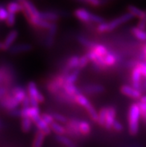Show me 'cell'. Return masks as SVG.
Listing matches in <instances>:
<instances>
[{
  "label": "cell",
  "instance_id": "cell-11",
  "mask_svg": "<svg viewBox=\"0 0 146 147\" xmlns=\"http://www.w3.org/2000/svg\"><path fill=\"white\" fill-rule=\"evenodd\" d=\"M74 14L76 18H78L79 20L81 22H90V14L91 12L87 11L85 8H78L76 9L74 12Z\"/></svg>",
  "mask_w": 146,
  "mask_h": 147
},
{
  "label": "cell",
  "instance_id": "cell-24",
  "mask_svg": "<svg viewBox=\"0 0 146 147\" xmlns=\"http://www.w3.org/2000/svg\"><path fill=\"white\" fill-rule=\"evenodd\" d=\"M107 111H108V108L107 107H104L102 109H100L98 111V118L97 123H98V125H102V126H104L106 123V119H107Z\"/></svg>",
  "mask_w": 146,
  "mask_h": 147
},
{
  "label": "cell",
  "instance_id": "cell-25",
  "mask_svg": "<svg viewBox=\"0 0 146 147\" xmlns=\"http://www.w3.org/2000/svg\"><path fill=\"white\" fill-rule=\"evenodd\" d=\"M50 127L52 129V131H53L54 132H55L58 135H63L65 133H67L66 128L57 122H54L50 125Z\"/></svg>",
  "mask_w": 146,
  "mask_h": 147
},
{
  "label": "cell",
  "instance_id": "cell-15",
  "mask_svg": "<svg viewBox=\"0 0 146 147\" xmlns=\"http://www.w3.org/2000/svg\"><path fill=\"white\" fill-rule=\"evenodd\" d=\"M40 18L51 22H54L60 19L59 14L54 11H43L40 13Z\"/></svg>",
  "mask_w": 146,
  "mask_h": 147
},
{
  "label": "cell",
  "instance_id": "cell-58",
  "mask_svg": "<svg viewBox=\"0 0 146 147\" xmlns=\"http://www.w3.org/2000/svg\"><path fill=\"white\" fill-rule=\"evenodd\" d=\"M132 147H141V146H132Z\"/></svg>",
  "mask_w": 146,
  "mask_h": 147
},
{
  "label": "cell",
  "instance_id": "cell-1",
  "mask_svg": "<svg viewBox=\"0 0 146 147\" xmlns=\"http://www.w3.org/2000/svg\"><path fill=\"white\" fill-rule=\"evenodd\" d=\"M141 111L138 103H133L128 112V129L131 135H136L139 131V123Z\"/></svg>",
  "mask_w": 146,
  "mask_h": 147
},
{
  "label": "cell",
  "instance_id": "cell-34",
  "mask_svg": "<svg viewBox=\"0 0 146 147\" xmlns=\"http://www.w3.org/2000/svg\"><path fill=\"white\" fill-rule=\"evenodd\" d=\"M93 49L96 52L97 54L102 56V57H104L107 54V52H109L104 45L98 44V43H96L95 45V47H93Z\"/></svg>",
  "mask_w": 146,
  "mask_h": 147
},
{
  "label": "cell",
  "instance_id": "cell-50",
  "mask_svg": "<svg viewBox=\"0 0 146 147\" xmlns=\"http://www.w3.org/2000/svg\"><path fill=\"white\" fill-rule=\"evenodd\" d=\"M6 95H7V89L3 85H2L0 88V97H1V99L3 98L4 96H5Z\"/></svg>",
  "mask_w": 146,
  "mask_h": 147
},
{
  "label": "cell",
  "instance_id": "cell-41",
  "mask_svg": "<svg viewBox=\"0 0 146 147\" xmlns=\"http://www.w3.org/2000/svg\"><path fill=\"white\" fill-rule=\"evenodd\" d=\"M41 117H42V119H43V120H44V121L49 125L54 122L53 116L50 115V114H46V113H44V114H43L42 115H41Z\"/></svg>",
  "mask_w": 146,
  "mask_h": 147
},
{
  "label": "cell",
  "instance_id": "cell-52",
  "mask_svg": "<svg viewBox=\"0 0 146 147\" xmlns=\"http://www.w3.org/2000/svg\"><path fill=\"white\" fill-rule=\"evenodd\" d=\"M140 102H142L146 103V96H143L141 97Z\"/></svg>",
  "mask_w": 146,
  "mask_h": 147
},
{
  "label": "cell",
  "instance_id": "cell-14",
  "mask_svg": "<svg viewBox=\"0 0 146 147\" xmlns=\"http://www.w3.org/2000/svg\"><path fill=\"white\" fill-rule=\"evenodd\" d=\"M31 24L36 27H39V28H46V29H49L50 27L52 26V22H48V21L44 20L43 19L40 18V17H32V20L29 21Z\"/></svg>",
  "mask_w": 146,
  "mask_h": 147
},
{
  "label": "cell",
  "instance_id": "cell-53",
  "mask_svg": "<svg viewBox=\"0 0 146 147\" xmlns=\"http://www.w3.org/2000/svg\"><path fill=\"white\" fill-rule=\"evenodd\" d=\"M142 52L146 55V43L143 45V47H142Z\"/></svg>",
  "mask_w": 146,
  "mask_h": 147
},
{
  "label": "cell",
  "instance_id": "cell-54",
  "mask_svg": "<svg viewBox=\"0 0 146 147\" xmlns=\"http://www.w3.org/2000/svg\"><path fill=\"white\" fill-rule=\"evenodd\" d=\"M100 1H101V5H104V4H106L109 1H112V0H100Z\"/></svg>",
  "mask_w": 146,
  "mask_h": 147
},
{
  "label": "cell",
  "instance_id": "cell-16",
  "mask_svg": "<svg viewBox=\"0 0 146 147\" xmlns=\"http://www.w3.org/2000/svg\"><path fill=\"white\" fill-rule=\"evenodd\" d=\"M20 3L29 11L30 13H32V15L34 17H40V12L37 10V8L34 5L33 2H31L30 0H23V1L20 2Z\"/></svg>",
  "mask_w": 146,
  "mask_h": 147
},
{
  "label": "cell",
  "instance_id": "cell-48",
  "mask_svg": "<svg viewBox=\"0 0 146 147\" xmlns=\"http://www.w3.org/2000/svg\"><path fill=\"white\" fill-rule=\"evenodd\" d=\"M9 114L12 117H21V110H19L17 108H14V109L9 111Z\"/></svg>",
  "mask_w": 146,
  "mask_h": 147
},
{
  "label": "cell",
  "instance_id": "cell-36",
  "mask_svg": "<svg viewBox=\"0 0 146 147\" xmlns=\"http://www.w3.org/2000/svg\"><path fill=\"white\" fill-rule=\"evenodd\" d=\"M52 116H53L54 121L57 122V123H67V121H68V119H67L66 117H64V116L61 114H58V113H54Z\"/></svg>",
  "mask_w": 146,
  "mask_h": 147
},
{
  "label": "cell",
  "instance_id": "cell-33",
  "mask_svg": "<svg viewBox=\"0 0 146 147\" xmlns=\"http://www.w3.org/2000/svg\"><path fill=\"white\" fill-rule=\"evenodd\" d=\"M79 129L81 134H83V135H87L90 133V125L87 121H80Z\"/></svg>",
  "mask_w": 146,
  "mask_h": 147
},
{
  "label": "cell",
  "instance_id": "cell-31",
  "mask_svg": "<svg viewBox=\"0 0 146 147\" xmlns=\"http://www.w3.org/2000/svg\"><path fill=\"white\" fill-rule=\"evenodd\" d=\"M47 89H48L50 93H53V94H57V93H59L60 90H61L59 86L57 85L54 79H52V81H50L47 84Z\"/></svg>",
  "mask_w": 146,
  "mask_h": 147
},
{
  "label": "cell",
  "instance_id": "cell-17",
  "mask_svg": "<svg viewBox=\"0 0 146 147\" xmlns=\"http://www.w3.org/2000/svg\"><path fill=\"white\" fill-rule=\"evenodd\" d=\"M63 90L65 93H67L69 96H70L72 98H73L75 100L76 96L81 93L78 88L74 84H65L63 88Z\"/></svg>",
  "mask_w": 146,
  "mask_h": 147
},
{
  "label": "cell",
  "instance_id": "cell-37",
  "mask_svg": "<svg viewBox=\"0 0 146 147\" xmlns=\"http://www.w3.org/2000/svg\"><path fill=\"white\" fill-rule=\"evenodd\" d=\"M104 22V19L102 17L99 15L94 14V13H91L90 14V22H94V23H102Z\"/></svg>",
  "mask_w": 146,
  "mask_h": 147
},
{
  "label": "cell",
  "instance_id": "cell-22",
  "mask_svg": "<svg viewBox=\"0 0 146 147\" xmlns=\"http://www.w3.org/2000/svg\"><path fill=\"white\" fill-rule=\"evenodd\" d=\"M79 60L80 57L77 55H73L69 58L67 61V68L70 69H75L77 68H79Z\"/></svg>",
  "mask_w": 146,
  "mask_h": 147
},
{
  "label": "cell",
  "instance_id": "cell-49",
  "mask_svg": "<svg viewBox=\"0 0 146 147\" xmlns=\"http://www.w3.org/2000/svg\"><path fill=\"white\" fill-rule=\"evenodd\" d=\"M30 101H31V106L32 107H34V108H37L39 105V101L37 100L36 98L32 96H30Z\"/></svg>",
  "mask_w": 146,
  "mask_h": 147
},
{
  "label": "cell",
  "instance_id": "cell-12",
  "mask_svg": "<svg viewBox=\"0 0 146 147\" xmlns=\"http://www.w3.org/2000/svg\"><path fill=\"white\" fill-rule=\"evenodd\" d=\"M32 49V46L29 43H20L15 46H12L9 49L11 54H19L22 52H29Z\"/></svg>",
  "mask_w": 146,
  "mask_h": 147
},
{
  "label": "cell",
  "instance_id": "cell-38",
  "mask_svg": "<svg viewBox=\"0 0 146 147\" xmlns=\"http://www.w3.org/2000/svg\"><path fill=\"white\" fill-rule=\"evenodd\" d=\"M8 15H9V12H8L7 8L4 7L3 5H1V7H0V20L2 21H6Z\"/></svg>",
  "mask_w": 146,
  "mask_h": 147
},
{
  "label": "cell",
  "instance_id": "cell-13",
  "mask_svg": "<svg viewBox=\"0 0 146 147\" xmlns=\"http://www.w3.org/2000/svg\"><path fill=\"white\" fill-rule=\"evenodd\" d=\"M83 91L87 94L102 93L104 91V88L100 84H87L83 87Z\"/></svg>",
  "mask_w": 146,
  "mask_h": 147
},
{
  "label": "cell",
  "instance_id": "cell-18",
  "mask_svg": "<svg viewBox=\"0 0 146 147\" xmlns=\"http://www.w3.org/2000/svg\"><path fill=\"white\" fill-rule=\"evenodd\" d=\"M22 5L19 2H11L7 4V9L9 13H14L16 14L18 12L22 11Z\"/></svg>",
  "mask_w": 146,
  "mask_h": 147
},
{
  "label": "cell",
  "instance_id": "cell-51",
  "mask_svg": "<svg viewBox=\"0 0 146 147\" xmlns=\"http://www.w3.org/2000/svg\"><path fill=\"white\" fill-rule=\"evenodd\" d=\"M89 3H90L93 6L95 7H98L101 5V1L100 0H87Z\"/></svg>",
  "mask_w": 146,
  "mask_h": 147
},
{
  "label": "cell",
  "instance_id": "cell-4",
  "mask_svg": "<svg viewBox=\"0 0 146 147\" xmlns=\"http://www.w3.org/2000/svg\"><path fill=\"white\" fill-rule=\"evenodd\" d=\"M80 121L76 119H69L67 123H66V130L67 133L71 136L78 137L80 136L81 131L79 129Z\"/></svg>",
  "mask_w": 146,
  "mask_h": 147
},
{
  "label": "cell",
  "instance_id": "cell-5",
  "mask_svg": "<svg viewBox=\"0 0 146 147\" xmlns=\"http://www.w3.org/2000/svg\"><path fill=\"white\" fill-rule=\"evenodd\" d=\"M17 37H18V32L17 30H11V32L7 34V37L5 38L3 42L1 43V45H0L1 49L2 51L9 50L11 47H12V44L13 43V42L17 38Z\"/></svg>",
  "mask_w": 146,
  "mask_h": 147
},
{
  "label": "cell",
  "instance_id": "cell-28",
  "mask_svg": "<svg viewBox=\"0 0 146 147\" xmlns=\"http://www.w3.org/2000/svg\"><path fill=\"white\" fill-rule=\"evenodd\" d=\"M55 139L57 142H59L60 144H63L67 147H74V144L72 142V140L67 137H65L63 135H58L57 134L55 137Z\"/></svg>",
  "mask_w": 146,
  "mask_h": 147
},
{
  "label": "cell",
  "instance_id": "cell-35",
  "mask_svg": "<svg viewBox=\"0 0 146 147\" xmlns=\"http://www.w3.org/2000/svg\"><path fill=\"white\" fill-rule=\"evenodd\" d=\"M86 110L87 111L89 117H90L91 119H93V121H98V112L96 111V110L94 107L92 105V104H91L89 107H87V108H86Z\"/></svg>",
  "mask_w": 146,
  "mask_h": 147
},
{
  "label": "cell",
  "instance_id": "cell-30",
  "mask_svg": "<svg viewBox=\"0 0 146 147\" xmlns=\"http://www.w3.org/2000/svg\"><path fill=\"white\" fill-rule=\"evenodd\" d=\"M75 102H78V104L82 105L83 107H84L85 108H87V107H89L91 105V103L89 102V101L87 99V97L85 96H83L81 93H79L75 96Z\"/></svg>",
  "mask_w": 146,
  "mask_h": 147
},
{
  "label": "cell",
  "instance_id": "cell-45",
  "mask_svg": "<svg viewBox=\"0 0 146 147\" xmlns=\"http://www.w3.org/2000/svg\"><path fill=\"white\" fill-rule=\"evenodd\" d=\"M138 104H139V108H140L141 115L143 116V117H144L145 120L146 121V103L139 102Z\"/></svg>",
  "mask_w": 146,
  "mask_h": 147
},
{
  "label": "cell",
  "instance_id": "cell-10",
  "mask_svg": "<svg viewBox=\"0 0 146 147\" xmlns=\"http://www.w3.org/2000/svg\"><path fill=\"white\" fill-rule=\"evenodd\" d=\"M116 108L113 106L108 107L107 119H106L105 125H104L107 130H110L111 129H113V123L116 121Z\"/></svg>",
  "mask_w": 146,
  "mask_h": 147
},
{
  "label": "cell",
  "instance_id": "cell-29",
  "mask_svg": "<svg viewBox=\"0 0 146 147\" xmlns=\"http://www.w3.org/2000/svg\"><path fill=\"white\" fill-rule=\"evenodd\" d=\"M32 120L29 117H24L22 119L21 122V128H22V131L24 132H28L30 129H32Z\"/></svg>",
  "mask_w": 146,
  "mask_h": 147
},
{
  "label": "cell",
  "instance_id": "cell-21",
  "mask_svg": "<svg viewBox=\"0 0 146 147\" xmlns=\"http://www.w3.org/2000/svg\"><path fill=\"white\" fill-rule=\"evenodd\" d=\"M36 125L38 128V129L40 131H42L43 132L45 133L46 135H48V134H51V131H52V129H51V127H50L49 125H48L46 122L42 119H40L39 120L35 123Z\"/></svg>",
  "mask_w": 146,
  "mask_h": 147
},
{
  "label": "cell",
  "instance_id": "cell-44",
  "mask_svg": "<svg viewBox=\"0 0 146 147\" xmlns=\"http://www.w3.org/2000/svg\"><path fill=\"white\" fill-rule=\"evenodd\" d=\"M137 27L142 30L146 29V10H145V14L144 17L142 19H140L139 21V23H138V26Z\"/></svg>",
  "mask_w": 146,
  "mask_h": 147
},
{
  "label": "cell",
  "instance_id": "cell-7",
  "mask_svg": "<svg viewBox=\"0 0 146 147\" xmlns=\"http://www.w3.org/2000/svg\"><path fill=\"white\" fill-rule=\"evenodd\" d=\"M121 92H122L124 95L128 96L133 98V99H139L143 96L141 94L140 90H137L134 88L133 86L129 85H123L121 88Z\"/></svg>",
  "mask_w": 146,
  "mask_h": 147
},
{
  "label": "cell",
  "instance_id": "cell-47",
  "mask_svg": "<svg viewBox=\"0 0 146 147\" xmlns=\"http://www.w3.org/2000/svg\"><path fill=\"white\" fill-rule=\"evenodd\" d=\"M113 129H114L115 131H122L123 130V129H124V127H123V125H122L120 122L116 120V121L114 122V123H113Z\"/></svg>",
  "mask_w": 146,
  "mask_h": 147
},
{
  "label": "cell",
  "instance_id": "cell-55",
  "mask_svg": "<svg viewBox=\"0 0 146 147\" xmlns=\"http://www.w3.org/2000/svg\"><path fill=\"white\" fill-rule=\"evenodd\" d=\"M142 90H146V80L145 82L143 83V85H142Z\"/></svg>",
  "mask_w": 146,
  "mask_h": 147
},
{
  "label": "cell",
  "instance_id": "cell-32",
  "mask_svg": "<svg viewBox=\"0 0 146 147\" xmlns=\"http://www.w3.org/2000/svg\"><path fill=\"white\" fill-rule=\"evenodd\" d=\"M78 40L81 44L83 45V47H87L89 49H93V47H95V45L96 44V43H93L92 41L89 40L87 39L86 37H83V36H78Z\"/></svg>",
  "mask_w": 146,
  "mask_h": 147
},
{
  "label": "cell",
  "instance_id": "cell-27",
  "mask_svg": "<svg viewBox=\"0 0 146 147\" xmlns=\"http://www.w3.org/2000/svg\"><path fill=\"white\" fill-rule=\"evenodd\" d=\"M131 32L137 39L142 41H146V32L139 28L137 26L131 28Z\"/></svg>",
  "mask_w": 146,
  "mask_h": 147
},
{
  "label": "cell",
  "instance_id": "cell-46",
  "mask_svg": "<svg viewBox=\"0 0 146 147\" xmlns=\"http://www.w3.org/2000/svg\"><path fill=\"white\" fill-rule=\"evenodd\" d=\"M21 104H22V108H29V107H32L31 106V101H30L29 96L28 95L26 96Z\"/></svg>",
  "mask_w": 146,
  "mask_h": 147
},
{
  "label": "cell",
  "instance_id": "cell-8",
  "mask_svg": "<svg viewBox=\"0 0 146 147\" xmlns=\"http://www.w3.org/2000/svg\"><path fill=\"white\" fill-rule=\"evenodd\" d=\"M57 30V26L56 23L52 22V26L48 29V34L46 36V40H45V45L47 48H51L54 43V37L56 35Z\"/></svg>",
  "mask_w": 146,
  "mask_h": 147
},
{
  "label": "cell",
  "instance_id": "cell-19",
  "mask_svg": "<svg viewBox=\"0 0 146 147\" xmlns=\"http://www.w3.org/2000/svg\"><path fill=\"white\" fill-rule=\"evenodd\" d=\"M45 134L44 132L42 131L39 130L37 131L36 133V135L34 137V139L33 140V144H32V147H42L43 146V142L45 140Z\"/></svg>",
  "mask_w": 146,
  "mask_h": 147
},
{
  "label": "cell",
  "instance_id": "cell-6",
  "mask_svg": "<svg viewBox=\"0 0 146 147\" xmlns=\"http://www.w3.org/2000/svg\"><path fill=\"white\" fill-rule=\"evenodd\" d=\"M27 90H28V96L36 98L37 100L39 101L40 103L44 102V96H43L42 93H40V91L38 90V89H37V85H36V84L34 82H30L28 84Z\"/></svg>",
  "mask_w": 146,
  "mask_h": 147
},
{
  "label": "cell",
  "instance_id": "cell-23",
  "mask_svg": "<svg viewBox=\"0 0 146 147\" xmlns=\"http://www.w3.org/2000/svg\"><path fill=\"white\" fill-rule=\"evenodd\" d=\"M104 61H105L106 65L107 67H112L115 64V63H116L117 61H118V58H117V56L113 53V52H107V54L104 57Z\"/></svg>",
  "mask_w": 146,
  "mask_h": 147
},
{
  "label": "cell",
  "instance_id": "cell-39",
  "mask_svg": "<svg viewBox=\"0 0 146 147\" xmlns=\"http://www.w3.org/2000/svg\"><path fill=\"white\" fill-rule=\"evenodd\" d=\"M89 61V59L88 58V57L86 55H82L81 57H80L79 60V68L80 69H82V68H84L87 66L88 63Z\"/></svg>",
  "mask_w": 146,
  "mask_h": 147
},
{
  "label": "cell",
  "instance_id": "cell-57",
  "mask_svg": "<svg viewBox=\"0 0 146 147\" xmlns=\"http://www.w3.org/2000/svg\"><path fill=\"white\" fill-rule=\"evenodd\" d=\"M16 1H17V2H22V1H23V0H16Z\"/></svg>",
  "mask_w": 146,
  "mask_h": 147
},
{
  "label": "cell",
  "instance_id": "cell-20",
  "mask_svg": "<svg viewBox=\"0 0 146 147\" xmlns=\"http://www.w3.org/2000/svg\"><path fill=\"white\" fill-rule=\"evenodd\" d=\"M128 11L129 13L133 15V17H138L139 20L143 18L145 14V10H142L136 6L132 5H129L128 6Z\"/></svg>",
  "mask_w": 146,
  "mask_h": 147
},
{
  "label": "cell",
  "instance_id": "cell-56",
  "mask_svg": "<svg viewBox=\"0 0 146 147\" xmlns=\"http://www.w3.org/2000/svg\"><path fill=\"white\" fill-rule=\"evenodd\" d=\"M77 1H78V2H81V3L89 4V2H88V1H87V0H77Z\"/></svg>",
  "mask_w": 146,
  "mask_h": 147
},
{
  "label": "cell",
  "instance_id": "cell-42",
  "mask_svg": "<svg viewBox=\"0 0 146 147\" xmlns=\"http://www.w3.org/2000/svg\"><path fill=\"white\" fill-rule=\"evenodd\" d=\"M97 31L100 33L108 32V22H104L102 23L98 24V26H97Z\"/></svg>",
  "mask_w": 146,
  "mask_h": 147
},
{
  "label": "cell",
  "instance_id": "cell-40",
  "mask_svg": "<svg viewBox=\"0 0 146 147\" xmlns=\"http://www.w3.org/2000/svg\"><path fill=\"white\" fill-rule=\"evenodd\" d=\"M15 21H16V14H14V13H9L5 22L7 26L12 27L13 26H14Z\"/></svg>",
  "mask_w": 146,
  "mask_h": 147
},
{
  "label": "cell",
  "instance_id": "cell-3",
  "mask_svg": "<svg viewBox=\"0 0 146 147\" xmlns=\"http://www.w3.org/2000/svg\"><path fill=\"white\" fill-rule=\"evenodd\" d=\"M21 117H29L32 119L33 123H35L40 119H41L40 111L39 107H29V108H22L21 110Z\"/></svg>",
  "mask_w": 146,
  "mask_h": 147
},
{
  "label": "cell",
  "instance_id": "cell-9",
  "mask_svg": "<svg viewBox=\"0 0 146 147\" xmlns=\"http://www.w3.org/2000/svg\"><path fill=\"white\" fill-rule=\"evenodd\" d=\"M142 73L140 69L138 66L133 68L132 71V84L134 88L140 90L142 89V84H141V77H142Z\"/></svg>",
  "mask_w": 146,
  "mask_h": 147
},
{
  "label": "cell",
  "instance_id": "cell-26",
  "mask_svg": "<svg viewBox=\"0 0 146 147\" xmlns=\"http://www.w3.org/2000/svg\"><path fill=\"white\" fill-rule=\"evenodd\" d=\"M80 73H81V69L80 68H77V69H74L72 73H69V75H68V76L66 78V84H74L78 79Z\"/></svg>",
  "mask_w": 146,
  "mask_h": 147
},
{
  "label": "cell",
  "instance_id": "cell-2",
  "mask_svg": "<svg viewBox=\"0 0 146 147\" xmlns=\"http://www.w3.org/2000/svg\"><path fill=\"white\" fill-rule=\"evenodd\" d=\"M133 17H134L133 15H132L131 13L128 12V13L121 15L120 17H117V18L113 20L110 21V22H108V32L113 31L118 26H121L123 23H125V22H128L131 20H132Z\"/></svg>",
  "mask_w": 146,
  "mask_h": 147
},
{
  "label": "cell",
  "instance_id": "cell-43",
  "mask_svg": "<svg viewBox=\"0 0 146 147\" xmlns=\"http://www.w3.org/2000/svg\"><path fill=\"white\" fill-rule=\"evenodd\" d=\"M137 66L140 69L142 75L146 78V61H139Z\"/></svg>",
  "mask_w": 146,
  "mask_h": 147
}]
</instances>
